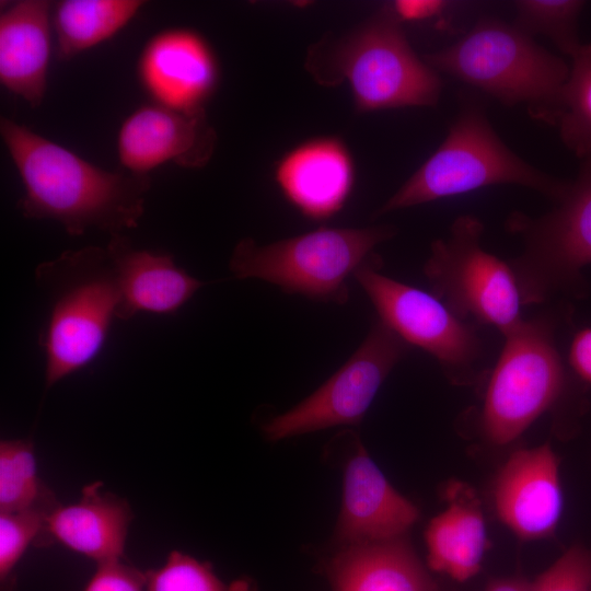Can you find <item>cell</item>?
I'll return each instance as SVG.
<instances>
[{
  "instance_id": "ba28073f",
  "label": "cell",
  "mask_w": 591,
  "mask_h": 591,
  "mask_svg": "<svg viewBox=\"0 0 591 591\" xmlns=\"http://www.w3.org/2000/svg\"><path fill=\"white\" fill-rule=\"evenodd\" d=\"M555 332L554 318L538 315L502 336L479 413L489 442L514 441L561 396L567 376Z\"/></svg>"
},
{
  "instance_id": "ffe728a7",
  "label": "cell",
  "mask_w": 591,
  "mask_h": 591,
  "mask_svg": "<svg viewBox=\"0 0 591 591\" xmlns=\"http://www.w3.org/2000/svg\"><path fill=\"white\" fill-rule=\"evenodd\" d=\"M327 570L334 591H440L402 537L344 545Z\"/></svg>"
},
{
  "instance_id": "52a82bcc",
  "label": "cell",
  "mask_w": 591,
  "mask_h": 591,
  "mask_svg": "<svg viewBox=\"0 0 591 591\" xmlns=\"http://www.w3.org/2000/svg\"><path fill=\"white\" fill-rule=\"evenodd\" d=\"M581 161L576 178L566 182L548 212L538 217L514 212L507 220V229L523 245L508 260L523 304L586 291L581 269L591 264V158Z\"/></svg>"
},
{
  "instance_id": "e0dca14e",
  "label": "cell",
  "mask_w": 591,
  "mask_h": 591,
  "mask_svg": "<svg viewBox=\"0 0 591 591\" xmlns=\"http://www.w3.org/2000/svg\"><path fill=\"white\" fill-rule=\"evenodd\" d=\"M106 248L121 294L120 321L138 313L173 314L204 286L178 267L171 254L135 248L123 234L111 235Z\"/></svg>"
},
{
  "instance_id": "1f68e13d",
  "label": "cell",
  "mask_w": 591,
  "mask_h": 591,
  "mask_svg": "<svg viewBox=\"0 0 591 591\" xmlns=\"http://www.w3.org/2000/svg\"><path fill=\"white\" fill-rule=\"evenodd\" d=\"M485 591H530V582L519 577L500 578L490 581Z\"/></svg>"
},
{
  "instance_id": "8992f818",
  "label": "cell",
  "mask_w": 591,
  "mask_h": 591,
  "mask_svg": "<svg viewBox=\"0 0 591 591\" xmlns=\"http://www.w3.org/2000/svg\"><path fill=\"white\" fill-rule=\"evenodd\" d=\"M394 234L391 225L322 227L264 245L247 237L235 245L229 268L237 279H259L289 294L344 304L348 279L380 260L374 248Z\"/></svg>"
},
{
  "instance_id": "7402d4cb",
  "label": "cell",
  "mask_w": 591,
  "mask_h": 591,
  "mask_svg": "<svg viewBox=\"0 0 591 591\" xmlns=\"http://www.w3.org/2000/svg\"><path fill=\"white\" fill-rule=\"evenodd\" d=\"M143 5L140 0H62L51 12L57 57L70 60L115 36Z\"/></svg>"
},
{
  "instance_id": "8fae6325",
  "label": "cell",
  "mask_w": 591,
  "mask_h": 591,
  "mask_svg": "<svg viewBox=\"0 0 591 591\" xmlns=\"http://www.w3.org/2000/svg\"><path fill=\"white\" fill-rule=\"evenodd\" d=\"M412 347L376 318L350 358L317 390L263 427L273 441L357 425L393 368Z\"/></svg>"
},
{
  "instance_id": "44dd1931",
  "label": "cell",
  "mask_w": 591,
  "mask_h": 591,
  "mask_svg": "<svg viewBox=\"0 0 591 591\" xmlns=\"http://www.w3.org/2000/svg\"><path fill=\"white\" fill-rule=\"evenodd\" d=\"M448 508L426 531L428 564L437 572L464 582L480 569L487 548L480 503L465 484L452 482L445 489Z\"/></svg>"
},
{
  "instance_id": "f1b7e54d",
  "label": "cell",
  "mask_w": 591,
  "mask_h": 591,
  "mask_svg": "<svg viewBox=\"0 0 591 591\" xmlns=\"http://www.w3.org/2000/svg\"><path fill=\"white\" fill-rule=\"evenodd\" d=\"M83 591H147V573L120 560L99 564Z\"/></svg>"
},
{
  "instance_id": "30bf717a",
  "label": "cell",
  "mask_w": 591,
  "mask_h": 591,
  "mask_svg": "<svg viewBox=\"0 0 591 591\" xmlns=\"http://www.w3.org/2000/svg\"><path fill=\"white\" fill-rule=\"evenodd\" d=\"M380 267L381 259L355 274L378 318L412 348L432 356L452 381L470 382L484 358L475 324L456 315L433 293L390 278Z\"/></svg>"
},
{
  "instance_id": "d4e9b609",
  "label": "cell",
  "mask_w": 591,
  "mask_h": 591,
  "mask_svg": "<svg viewBox=\"0 0 591 591\" xmlns=\"http://www.w3.org/2000/svg\"><path fill=\"white\" fill-rule=\"evenodd\" d=\"M586 5L580 0H520L514 2V25L531 37L543 35L564 54L572 56L582 45L579 18Z\"/></svg>"
},
{
  "instance_id": "cb8c5ba5",
  "label": "cell",
  "mask_w": 591,
  "mask_h": 591,
  "mask_svg": "<svg viewBox=\"0 0 591 591\" xmlns=\"http://www.w3.org/2000/svg\"><path fill=\"white\" fill-rule=\"evenodd\" d=\"M50 490L36 472L30 440L0 442V512H16L40 506H56Z\"/></svg>"
},
{
  "instance_id": "277c9868",
  "label": "cell",
  "mask_w": 591,
  "mask_h": 591,
  "mask_svg": "<svg viewBox=\"0 0 591 591\" xmlns=\"http://www.w3.org/2000/svg\"><path fill=\"white\" fill-rule=\"evenodd\" d=\"M506 105L526 104L532 116L555 124L570 65L514 24L480 19L452 45L424 57Z\"/></svg>"
},
{
  "instance_id": "6da1fadb",
  "label": "cell",
  "mask_w": 591,
  "mask_h": 591,
  "mask_svg": "<svg viewBox=\"0 0 591 591\" xmlns=\"http://www.w3.org/2000/svg\"><path fill=\"white\" fill-rule=\"evenodd\" d=\"M0 132L24 187L23 217L55 220L72 236L89 229L116 235L138 225L149 175L103 170L5 117Z\"/></svg>"
},
{
  "instance_id": "484cf974",
  "label": "cell",
  "mask_w": 591,
  "mask_h": 591,
  "mask_svg": "<svg viewBox=\"0 0 591 591\" xmlns=\"http://www.w3.org/2000/svg\"><path fill=\"white\" fill-rule=\"evenodd\" d=\"M147 573V591H252L250 582L224 583L208 563L172 552L162 567Z\"/></svg>"
},
{
  "instance_id": "5bb4252c",
  "label": "cell",
  "mask_w": 591,
  "mask_h": 591,
  "mask_svg": "<svg viewBox=\"0 0 591 591\" xmlns=\"http://www.w3.org/2000/svg\"><path fill=\"white\" fill-rule=\"evenodd\" d=\"M500 520L519 537L551 535L563 510L558 460L547 444L514 452L494 486Z\"/></svg>"
},
{
  "instance_id": "4316f807",
  "label": "cell",
  "mask_w": 591,
  "mask_h": 591,
  "mask_svg": "<svg viewBox=\"0 0 591 591\" xmlns=\"http://www.w3.org/2000/svg\"><path fill=\"white\" fill-rule=\"evenodd\" d=\"M56 506L0 512L1 591L13 590V571L18 563L33 542L42 541L46 518Z\"/></svg>"
},
{
  "instance_id": "83f0119b",
  "label": "cell",
  "mask_w": 591,
  "mask_h": 591,
  "mask_svg": "<svg viewBox=\"0 0 591 591\" xmlns=\"http://www.w3.org/2000/svg\"><path fill=\"white\" fill-rule=\"evenodd\" d=\"M530 591H591V548L567 549L530 583Z\"/></svg>"
},
{
  "instance_id": "9c48e42d",
  "label": "cell",
  "mask_w": 591,
  "mask_h": 591,
  "mask_svg": "<svg viewBox=\"0 0 591 591\" xmlns=\"http://www.w3.org/2000/svg\"><path fill=\"white\" fill-rule=\"evenodd\" d=\"M483 233L478 218L457 217L449 235L431 244L424 274L456 315L505 336L523 321V301L511 266L483 247Z\"/></svg>"
},
{
  "instance_id": "4fadbf2b",
  "label": "cell",
  "mask_w": 591,
  "mask_h": 591,
  "mask_svg": "<svg viewBox=\"0 0 591 591\" xmlns=\"http://www.w3.org/2000/svg\"><path fill=\"white\" fill-rule=\"evenodd\" d=\"M140 84L153 103L184 112L205 109L218 82V63L207 40L187 28L155 34L137 63Z\"/></svg>"
},
{
  "instance_id": "5b68a950",
  "label": "cell",
  "mask_w": 591,
  "mask_h": 591,
  "mask_svg": "<svg viewBox=\"0 0 591 591\" xmlns=\"http://www.w3.org/2000/svg\"><path fill=\"white\" fill-rule=\"evenodd\" d=\"M499 184L524 186L554 201L566 182L549 176L510 150L480 106L468 102L438 149L384 202L378 215Z\"/></svg>"
},
{
  "instance_id": "4dcf8cb0",
  "label": "cell",
  "mask_w": 591,
  "mask_h": 591,
  "mask_svg": "<svg viewBox=\"0 0 591 591\" xmlns=\"http://www.w3.org/2000/svg\"><path fill=\"white\" fill-rule=\"evenodd\" d=\"M567 358L575 374L591 385V326L583 327L573 335Z\"/></svg>"
},
{
  "instance_id": "603a6c76",
  "label": "cell",
  "mask_w": 591,
  "mask_h": 591,
  "mask_svg": "<svg viewBox=\"0 0 591 591\" xmlns=\"http://www.w3.org/2000/svg\"><path fill=\"white\" fill-rule=\"evenodd\" d=\"M569 77L555 120L564 144L579 159L591 158V43L570 57Z\"/></svg>"
},
{
  "instance_id": "f546056e",
  "label": "cell",
  "mask_w": 591,
  "mask_h": 591,
  "mask_svg": "<svg viewBox=\"0 0 591 591\" xmlns=\"http://www.w3.org/2000/svg\"><path fill=\"white\" fill-rule=\"evenodd\" d=\"M389 7L401 23L426 22L444 13L449 2L441 0H397Z\"/></svg>"
},
{
  "instance_id": "7a4b0ae2",
  "label": "cell",
  "mask_w": 591,
  "mask_h": 591,
  "mask_svg": "<svg viewBox=\"0 0 591 591\" xmlns=\"http://www.w3.org/2000/svg\"><path fill=\"white\" fill-rule=\"evenodd\" d=\"M305 68L322 85L346 81L360 112L432 106L441 93L438 72L416 55L389 5L343 37L313 45Z\"/></svg>"
},
{
  "instance_id": "d6986e66",
  "label": "cell",
  "mask_w": 591,
  "mask_h": 591,
  "mask_svg": "<svg viewBox=\"0 0 591 591\" xmlns=\"http://www.w3.org/2000/svg\"><path fill=\"white\" fill-rule=\"evenodd\" d=\"M132 517L125 499L94 482L82 488L77 502L57 505L48 513L40 542H58L97 565L117 561L124 555Z\"/></svg>"
},
{
  "instance_id": "9a60e30c",
  "label": "cell",
  "mask_w": 591,
  "mask_h": 591,
  "mask_svg": "<svg viewBox=\"0 0 591 591\" xmlns=\"http://www.w3.org/2000/svg\"><path fill=\"white\" fill-rule=\"evenodd\" d=\"M356 445L344 473L336 538L343 546L399 538L418 510L393 488L362 444Z\"/></svg>"
},
{
  "instance_id": "ac0fdd59",
  "label": "cell",
  "mask_w": 591,
  "mask_h": 591,
  "mask_svg": "<svg viewBox=\"0 0 591 591\" xmlns=\"http://www.w3.org/2000/svg\"><path fill=\"white\" fill-rule=\"evenodd\" d=\"M53 5L20 0L0 14V82L32 108L42 104L47 89Z\"/></svg>"
},
{
  "instance_id": "7c38bea8",
  "label": "cell",
  "mask_w": 591,
  "mask_h": 591,
  "mask_svg": "<svg viewBox=\"0 0 591 591\" xmlns=\"http://www.w3.org/2000/svg\"><path fill=\"white\" fill-rule=\"evenodd\" d=\"M216 139L205 109L184 112L151 103L123 121L117 154L126 171L140 175L165 163L195 169L208 163Z\"/></svg>"
},
{
  "instance_id": "2e32d148",
  "label": "cell",
  "mask_w": 591,
  "mask_h": 591,
  "mask_svg": "<svg viewBox=\"0 0 591 591\" xmlns=\"http://www.w3.org/2000/svg\"><path fill=\"white\" fill-rule=\"evenodd\" d=\"M275 179L301 215L326 220L344 208L351 194L354 163L337 138H315L294 147L277 162Z\"/></svg>"
},
{
  "instance_id": "3957f363",
  "label": "cell",
  "mask_w": 591,
  "mask_h": 591,
  "mask_svg": "<svg viewBox=\"0 0 591 591\" xmlns=\"http://www.w3.org/2000/svg\"><path fill=\"white\" fill-rule=\"evenodd\" d=\"M35 279L49 299L39 335L49 389L99 356L118 318L121 294L106 247L66 251L39 264Z\"/></svg>"
}]
</instances>
